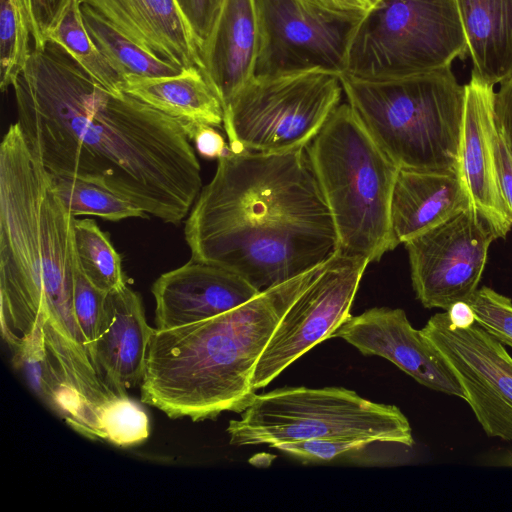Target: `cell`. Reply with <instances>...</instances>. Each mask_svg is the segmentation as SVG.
<instances>
[{"label": "cell", "instance_id": "6da1fadb", "mask_svg": "<svg viewBox=\"0 0 512 512\" xmlns=\"http://www.w3.org/2000/svg\"><path fill=\"white\" fill-rule=\"evenodd\" d=\"M12 89L25 141L50 174L104 186L166 223L190 212L201 167L182 121L107 90L50 40Z\"/></svg>", "mask_w": 512, "mask_h": 512}, {"label": "cell", "instance_id": "7a4b0ae2", "mask_svg": "<svg viewBox=\"0 0 512 512\" xmlns=\"http://www.w3.org/2000/svg\"><path fill=\"white\" fill-rule=\"evenodd\" d=\"M184 235L192 260L230 270L259 292L320 265L338 244L305 149H228L195 200Z\"/></svg>", "mask_w": 512, "mask_h": 512}, {"label": "cell", "instance_id": "3957f363", "mask_svg": "<svg viewBox=\"0 0 512 512\" xmlns=\"http://www.w3.org/2000/svg\"><path fill=\"white\" fill-rule=\"evenodd\" d=\"M75 219L18 122L0 145V324L8 346L35 330L68 385L97 378L73 309Z\"/></svg>", "mask_w": 512, "mask_h": 512}, {"label": "cell", "instance_id": "277c9868", "mask_svg": "<svg viewBox=\"0 0 512 512\" xmlns=\"http://www.w3.org/2000/svg\"><path fill=\"white\" fill-rule=\"evenodd\" d=\"M324 265L212 318L155 329L141 401L172 419L202 421L225 411L241 413L256 392L254 370L278 323Z\"/></svg>", "mask_w": 512, "mask_h": 512}, {"label": "cell", "instance_id": "5b68a950", "mask_svg": "<svg viewBox=\"0 0 512 512\" xmlns=\"http://www.w3.org/2000/svg\"><path fill=\"white\" fill-rule=\"evenodd\" d=\"M305 151L333 218L337 250L370 263L395 249L391 202L400 168L348 103L335 108Z\"/></svg>", "mask_w": 512, "mask_h": 512}, {"label": "cell", "instance_id": "8992f818", "mask_svg": "<svg viewBox=\"0 0 512 512\" xmlns=\"http://www.w3.org/2000/svg\"><path fill=\"white\" fill-rule=\"evenodd\" d=\"M339 77L347 103L399 168L458 166L465 85L451 67L399 78Z\"/></svg>", "mask_w": 512, "mask_h": 512}, {"label": "cell", "instance_id": "52a82bcc", "mask_svg": "<svg viewBox=\"0 0 512 512\" xmlns=\"http://www.w3.org/2000/svg\"><path fill=\"white\" fill-rule=\"evenodd\" d=\"M229 443L250 446L314 439H360L411 447L412 429L394 406L343 387H283L254 394L227 427Z\"/></svg>", "mask_w": 512, "mask_h": 512}, {"label": "cell", "instance_id": "ba28073f", "mask_svg": "<svg viewBox=\"0 0 512 512\" xmlns=\"http://www.w3.org/2000/svg\"><path fill=\"white\" fill-rule=\"evenodd\" d=\"M467 55L456 0H374L354 28L343 73L406 77L451 67Z\"/></svg>", "mask_w": 512, "mask_h": 512}, {"label": "cell", "instance_id": "9c48e42d", "mask_svg": "<svg viewBox=\"0 0 512 512\" xmlns=\"http://www.w3.org/2000/svg\"><path fill=\"white\" fill-rule=\"evenodd\" d=\"M339 74L312 70L253 77L224 109L233 152L283 153L305 149L340 104Z\"/></svg>", "mask_w": 512, "mask_h": 512}, {"label": "cell", "instance_id": "30bf717a", "mask_svg": "<svg viewBox=\"0 0 512 512\" xmlns=\"http://www.w3.org/2000/svg\"><path fill=\"white\" fill-rule=\"evenodd\" d=\"M258 22L255 77L325 70L343 73L361 15L307 0H254Z\"/></svg>", "mask_w": 512, "mask_h": 512}, {"label": "cell", "instance_id": "8fae6325", "mask_svg": "<svg viewBox=\"0 0 512 512\" xmlns=\"http://www.w3.org/2000/svg\"><path fill=\"white\" fill-rule=\"evenodd\" d=\"M369 261L336 250L278 323L259 358L252 385L266 387L290 364L331 338L350 308Z\"/></svg>", "mask_w": 512, "mask_h": 512}, {"label": "cell", "instance_id": "7c38bea8", "mask_svg": "<svg viewBox=\"0 0 512 512\" xmlns=\"http://www.w3.org/2000/svg\"><path fill=\"white\" fill-rule=\"evenodd\" d=\"M497 235L473 207L403 243L412 286L426 308L447 310L478 289Z\"/></svg>", "mask_w": 512, "mask_h": 512}, {"label": "cell", "instance_id": "4fadbf2b", "mask_svg": "<svg viewBox=\"0 0 512 512\" xmlns=\"http://www.w3.org/2000/svg\"><path fill=\"white\" fill-rule=\"evenodd\" d=\"M421 331L450 366L486 435L512 442V357L505 345L477 323L452 327L446 312Z\"/></svg>", "mask_w": 512, "mask_h": 512}, {"label": "cell", "instance_id": "5bb4252c", "mask_svg": "<svg viewBox=\"0 0 512 512\" xmlns=\"http://www.w3.org/2000/svg\"><path fill=\"white\" fill-rule=\"evenodd\" d=\"M332 337L344 339L364 355L389 360L425 387L465 398L450 366L402 309L375 307L351 315Z\"/></svg>", "mask_w": 512, "mask_h": 512}, {"label": "cell", "instance_id": "9a60e30c", "mask_svg": "<svg viewBox=\"0 0 512 512\" xmlns=\"http://www.w3.org/2000/svg\"><path fill=\"white\" fill-rule=\"evenodd\" d=\"M494 93V86L472 70L465 84L458 167L471 206L498 238H505L512 221L501 197L496 173Z\"/></svg>", "mask_w": 512, "mask_h": 512}, {"label": "cell", "instance_id": "2e32d148", "mask_svg": "<svg viewBox=\"0 0 512 512\" xmlns=\"http://www.w3.org/2000/svg\"><path fill=\"white\" fill-rule=\"evenodd\" d=\"M151 291L156 304V330L212 318L260 293L240 275L192 259L160 275Z\"/></svg>", "mask_w": 512, "mask_h": 512}, {"label": "cell", "instance_id": "e0dca14e", "mask_svg": "<svg viewBox=\"0 0 512 512\" xmlns=\"http://www.w3.org/2000/svg\"><path fill=\"white\" fill-rule=\"evenodd\" d=\"M155 332L146 320L140 295L128 285L107 293L100 331L89 346L104 382L120 396L141 385Z\"/></svg>", "mask_w": 512, "mask_h": 512}, {"label": "cell", "instance_id": "ac0fdd59", "mask_svg": "<svg viewBox=\"0 0 512 512\" xmlns=\"http://www.w3.org/2000/svg\"><path fill=\"white\" fill-rule=\"evenodd\" d=\"M151 55L181 68L202 62L174 0H79Z\"/></svg>", "mask_w": 512, "mask_h": 512}, {"label": "cell", "instance_id": "d6986e66", "mask_svg": "<svg viewBox=\"0 0 512 512\" xmlns=\"http://www.w3.org/2000/svg\"><path fill=\"white\" fill-rule=\"evenodd\" d=\"M258 22L254 0H224L200 51L202 72L223 110L254 77Z\"/></svg>", "mask_w": 512, "mask_h": 512}, {"label": "cell", "instance_id": "ffe728a7", "mask_svg": "<svg viewBox=\"0 0 512 512\" xmlns=\"http://www.w3.org/2000/svg\"><path fill=\"white\" fill-rule=\"evenodd\" d=\"M471 206L459 167L400 168L391 202V225L397 242L406 241Z\"/></svg>", "mask_w": 512, "mask_h": 512}, {"label": "cell", "instance_id": "44dd1931", "mask_svg": "<svg viewBox=\"0 0 512 512\" xmlns=\"http://www.w3.org/2000/svg\"><path fill=\"white\" fill-rule=\"evenodd\" d=\"M122 89L183 123H201L216 128L223 125L222 103L196 66L185 68L174 76H126Z\"/></svg>", "mask_w": 512, "mask_h": 512}, {"label": "cell", "instance_id": "7402d4cb", "mask_svg": "<svg viewBox=\"0 0 512 512\" xmlns=\"http://www.w3.org/2000/svg\"><path fill=\"white\" fill-rule=\"evenodd\" d=\"M476 72L495 86L512 74V0H456Z\"/></svg>", "mask_w": 512, "mask_h": 512}, {"label": "cell", "instance_id": "603a6c76", "mask_svg": "<svg viewBox=\"0 0 512 512\" xmlns=\"http://www.w3.org/2000/svg\"><path fill=\"white\" fill-rule=\"evenodd\" d=\"M8 347L15 368L22 371L42 401L78 433L92 440H102L97 425L52 360L46 348L43 330H35Z\"/></svg>", "mask_w": 512, "mask_h": 512}, {"label": "cell", "instance_id": "cb8c5ba5", "mask_svg": "<svg viewBox=\"0 0 512 512\" xmlns=\"http://www.w3.org/2000/svg\"><path fill=\"white\" fill-rule=\"evenodd\" d=\"M81 12L89 35L122 79L130 75L174 76L185 69L151 55L114 29L90 6L81 4Z\"/></svg>", "mask_w": 512, "mask_h": 512}, {"label": "cell", "instance_id": "d4e9b609", "mask_svg": "<svg viewBox=\"0 0 512 512\" xmlns=\"http://www.w3.org/2000/svg\"><path fill=\"white\" fill-rule=\"evenodd\" d=\"M100 85L115 93H123V79L111 66L89 35L79 0H68L47 34Z\"/></svg>", "mask_w": 512, "mask_h": 512}, {"label": "cell", "instance_id": "484cf974", "mask_svg": "<svg viewBox=\"0 0 512 512\" xmlns=\"http://www.w3.org/2000/svg\"><path fill=\"white\" fill-rule=\"evenodd\" d=\"M50 175L54 190L74 217L93 215L108 221L148 217L142 208L104 186L75 177Z\"/></svg>", "mask_w": 512, "mask_h": 512}, {"label": "cell", "instance_id": "4316f807", "mask_svg": "<svg viewBox=\"0 0 512 512\" xmlns=\"http://www.w3.org/2000/svg\"><path fill=\"white\" fill-rule=\"evenodd\" d=\"M74 229L79 267L88 280L106 293L127 285L121 257L108 234L92 219H75Z\"/></svg>", "mask_w": 512, "mask_h": 512}, {"label": "cell", "instance_id": "83f0119b", "mask_svg": "<svg viewBox=\"0 0 512 512\" xmlns=\"http://www.w3.org/2000/svg\"><path fill=\"white\" fill-rule=\"evenodd\" d=\"M30 17L23 0H0V88H12L33 47Z\"/></svg>", "mask_w": 512, "mask_h": 512}, {"label": "cell", "instance_id": "f1b7e54d", "mask_svg": "<svg viewBox=\"0 0 512 512\" xmlns=\"http://www.w3.org/2000/svg\"><path fill=\"white\" fill-rule=\"evenodd\" d=\"M99 426L104 441L123 448L144 442L150 433L146 412L128 395L117 396L102 408Z\"/></svg>", "mask_w": 512, "mask_h": 512}, {"label": "cell", "instance_id": "f546056e", "mask_svg": "<svg viewBox=\"0 0 512 512\" xmlns=\"http://www.w3.org/2000/svg\"><path fill=\"white\" fill-rule=\"evenodd\" d=\"M379 442L360 439H314L271 446L305 464H328L359 459Z\"/></svg>", "mask_w": 512, "mask_h": 512}, {"label": "cell", "instance_id": "4dcf8cb0", "mask_svg": "<svg viewBox=\"0 0 512 512\" xmlns=\"http://www.w3.org/2000/svg\"><path fill=\"white\" fill-rule=\"evenodd\" d=\"M476 317V323L504 345L512 347V300L483 286L467 301Z\"/></svg>", "mask_w": 512, "mask_h": 512}, {"label": "cell", "instance_id": "1f68e13d", "mask_svg": "<svg viewBox=\"0 0 512 512\" xmlns=\"http://www.w3.org/2000/svg\"><path fill=\"white\" fill-rule=\"evenodd\" d=\"M106 296L107 293L94 286L82 273L80 267L76 269L73 284V309L88 350L100 331Z\"/></svg>", "mask_w": 512, "mask_h": 512}, {"label": "cell", "instance_id": "d6a6232c", "mask_svg": "<svg viewBox=\"0 0 512 512\" xmlns=\"http://www.w3.org/2000/svg\"><path fill=\"white\" fill-rule=\"evenodd\" d=\"M188 25L199 53L212 31L224 0H174Z\"/></svg>", "mask_w": 512, "mask_h": 512}, {"label": "cell", "instance_id": "836d02e7", "mask_svg": "<svg viewBox=\"0 0 512 512\" xmlns=\"http://www.w3.org/2000/svg\"><path fill=\"white\" fill-rule=\"evenodd\" d=\"M27 8L33 37V48L47 42V34L68 0H23Z\"/></svg>", "mask_w": 512, "mask_h": 512}, {"label": "cell", "instance_id": "e575fe53", "mask_svg": "<svg viewBox=\"0 0 512 512\" xmlns=\"http://www.w3.org/2000/svg\"><path fill=\"white\" fill-rule=\"evenodd\" d=\"M184 130L195 144L199 154L205 158L222 157L229 149L216 127L201 123H183Z\"/></svg>", "mask_w": 512, "mask_h": 512}, {"label": "cell", "instance_id": "d590c367", "mask_svg": "<svg viewBox=\"0 0 512 512\" xmlns=\"http://www.w3.org/2000/svg\"><path fill=\"white\" fill-rule=\"evenodd\" d=\"M494 118L497 130L512 154V74L494 93Z\"/></svg>", "mask_w": 512, "mask_h": 512}, {"label": "cell", "instance_id": "8d00e7d4", "mask_svg": "<svg viewBox=\"0 0 512 512\" xmlns=\"http://www.w3.org/2000/svg\"><path fill=\"white\" fill-rule=\"evenodd\" d=\"M495 163L500 194L512 221V154L498 130L495 138Z\"/></svg>", "mask_w": 512, "mask_h": 512}, {"label": "cell", "instance_id": "74e56055", "mask_svg": "<svg viewBox=\"0 0 512 512\" xmlns=\"http://www.w3.org/2000/svg\"><path fill=\"white\" fill-rule=\"evenodd\" d=\"M447 317L452 327L466 329L476 323L475 313L467 301H458L447 310Z\"/></svg>", "mask_w": 512, "mask_h": 512}, {"label": "cell", "instance_id": "f35d334b", "mask_svg": "<svg viewBox=\"0 0 512 512\" xmlns=\"http://www.w3.org/2000/svg\"><path fill=\"white\" fill-rule=\"evenodd\" d=\"M337 12L362 15L374 0H307Z\"/></svg>", "mask_w": 512, "mask_h": 512}]
</instances>
